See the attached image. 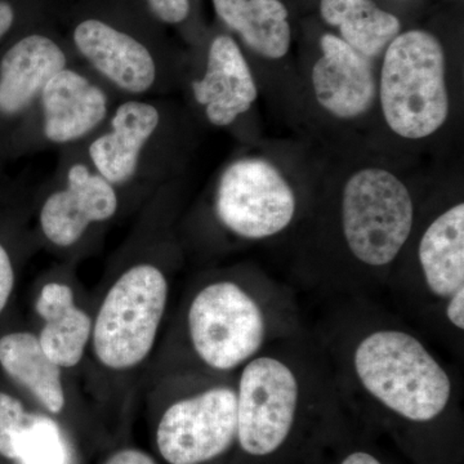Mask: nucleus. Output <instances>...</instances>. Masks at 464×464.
Returning <instances> with one entry per match:
<instances>
[{"instance_id": "obj_1", "label": "nucleus", "mask_w": 464, "mask_h": 464, "mask_svg": "<svg viewBox=\"0 0 464 464\" xmlns=\"http://www.w3.org/2000/svg\"><path fill=\"white\" fill-rule=\"evenodd\" d=\"M338 299L314 334L342 406L404 429L450 420L459 406V382L422 335L371 298Z\"/></svg>"}, {"instance_id": "obj_2", "label": "nucleus", "mask_w": 464, "mask_h": 464, "mask_svg": "<svg viewBox=\"0 0 464 464\" xmlns=\"http://www.w3.org/2000/svg\"><path fill=\"white\" fill-rule=\"evenodd\" d=\"M235 383L237 445L253 459L279 456L304 423L343 408L328 357L307 331L266 348L240 369Z\"/></svg>"}, {"instance_id": "obj_3", "label": "nucleus", "mask_w": 464, "mask_h": 464, "mask_svg": "<svg viewBox=\"0 0 464 464\" xmlns=\"http://www.w3.org/2000/svg\"><path fill=\"white\" fill-rule=\"evenodd\" d=\"M304 331L295 293L258 282L216 279L194 293L186 313L192 353L210 372H239L275 342Z\"/></svg>"}, {"instance_id": "obj_4", "label": "nucleus", "mask_w": 464, "mask_h": 464, "mask_svg": "<svg viewBox=\"0 0 464 464\" xmlns=\"http://www.w3.org/2000/svg\"><path fill=\"white\" fill-rule=\"evenodd\" d=\"M415 210L408 188L398 177L378 168L360 170L344 185L341 232L348 255L362 271V297L382 282V271L392 267L414 230Z\"/></svg>"}, {"instance_id": "obj_5", "label": "nucleus", "mask_w": 464, "mask_h": 464, "mask_svg": "<svg viewBox=\"0 0 464 464\" xmlns=\"http://www.w3.org/2000/svg\"><path fill=\"white\" fill-rule=\"evenodd\" d=\"M381 103L391 130L409 140L431 136L447 121L445 56L431 34L411 30L396 36L384 54Z\"/></svg>"}, {"instance_id": "obj_6", "label": "nucleus", "mask_w": 464, "mask_h": 464, "mask_svg": "<svg viewBox=\"0 0 464 464\" xmlns=\"http://www.w3.org/2000/svg\"><path fill=\"white\" fill-rule=\"evenodd\" d=\"M414 280L393 289L427 329L440 338L464 332V204L440 213L427 226L417 248Z\"/></svg>"}, {"instance_id": "obj_7", "label": "nucleus", "mask_w": 464, "mask_h": 464, "mask_svg": "<svg viewBox=\"0 0 464 464\" xmlns=\"http://www.w3.org/2000/svg\"><path fill=\"white\" fill-rule=\"evenodd\" d=\"M168 295L166 275L154 265L133 266L112 284L92 328L101 364L112 371L141 364L154 348Z\"/></svg>"}, {"instance_id": "obj_8", "label": "nucleus", "mask_w": 464, "mask_h": 464, "mask_svg": "<svg viewBox=\"0 0 464 464\" xmlns=\"http://www.w3.org/2000/svg\"><path fill=\"white\" fill-rule=\"evenodd\" d=\"M237 441V383L210 384L177 400L158 426V449L169 464L212 462Z\"/></svg>"}, {"instance_id": "obj_9", "label": "nucleus", "mask_w": 464, "mask_h": 464, "mask_svg": "<svg viewBox=\"0 0 464 464\" xmlns=\"http://www.w3.org/2000/svg\"><path fill=\"white\" fill-rule=\"evenodd\" d=\"M216 213L231 234L246 240H264L292 225L297 199L273 164L262 159H241L222 174Z\"/></svg>"}, {"instance_id": "obj_10", "label": "nucleus", "mask_w": 464, "mask_h": 464, "mask_svg": "<svg viewBox=\"0 0 464 464\" xmlns=\"http://www.w3.org/2000/svg\"><path fill=\"white\" fill-rule=\"evenodd\" d=\"M114 186L83 164L67 173V186L53 192L43 204V234L57 246H70L83 237L88 226L108 221L118 210Z\"/></svg>"}, {"instance_id": "obj_11", "label": "nucleus", "mask_w": 464, "mask_h": 464, "mask_svg": "<svg viewBox=\"0 0 464 464\" xmlns=\"http://www.w3.org/2000/svg\"><path fill=\"white\" fill-rule=\"evenodd\" d=\"M323 56L313 70L316 100L341 119L356 118L373 105L375 78L371 60L338 36L322 38Z\"/></svg>"}, {"instance_id": "obj_12", "label": "nucleus", "mask_w": 464, "mask_h": 464, "mask_svg": "<svg viewBox=\"0 0 464 464\" xmlns=\"http://www.w3.org/2000/svg\"><path fill=\"white\" fill-rule=\"evenodd\" d=\"M74 43L94 69L121 90L143 93L155 83L154 57L130 34L88 18L75 27Z\"/></svg>"}, {"instance_id": "obj_13", "label": "nucleus", "mask_w": 464, "mask_h": 464, "mask_svg": "<svg viewBox=\"0 0 464 464\" xmlns=\"http://www.w3.org/2000/svg\"><path fill=\"white\" fill-rule=\"evenodd\" d=\"M195 99L206 106L217 127L231 124L257 99V87L239 45L227 35L217 36L208 53L207 72L192 83Z\"/></svg>"}, {"instance_id": "obj_14", "label": "nucleus", "mask_w": 464, "mask_h": 464, "mask_svg": "<svg viewBox=\"0 0 464 464\" xmlns=\"http://www.w3.org/2000/svg\"><path fill=\"white\" fill-rule=\"evenodd\" d=\"M44 134L51 142L76 141L108 114V97L72 69L61 70L42 91Z\"/></svg>"}, {"instance_id": "obj_15", "label": "nucleus", "mask_w": 464, "mask_h": 464, "mask_svg": "<svg viewBox=\"0 0 464 464\" xmlns=\"http://www.w3.org/2000/svg\"><path fill=\"white\" fill-rule=\"evenodd\" d=\"M65 67V53L48 36L33 34L18 41L0 63V112L24 111Z\"/></svg>"}, {"instance_id": "obj_16", "label": "nucleus", "mask_w": 464, "mask_h": 464, "mask_svg": "<svg viewBox=\"0 0 464 464\" xmlns=\"http://www.w3.org/2000/svg\"><path fill=\"white\" fill-rule=\"evenodd\" d=\"M160 115L157 108L140 101H128L116 109L111 132L94 140L90 157L94 167L111 185L124 183L139 167L143 146L157 130Z\"/></svg>"}, {"instance_id": "obj_17", "label": "nucleus", "mask_w": 464, "mask_h": 464, "mask_svg": "<svg viewBox=\"0 0 464 464\" xmlns=\"http://www.w3.org/2000/svg\"><path fill=\"white\" fill-rule=\"evenodd\" d=\"M35 307L44 320L38 338L45 355L61 369L74 368L92 337L90 315L76 306L72 288L61 283L43 286Z\"/></svg>"}, {"instance_id": "obj_18", "label": "nucleus", "mask_w": 464, "mask_h": 464, "mask_svg": "<svg viewBox=\"0 0 464 464\" xmlns=\"http://www.w3.org/2000/svg\"><path fill=\"white\" fill-rule=\"evenodd\" d=\"M0 365L12 380L35 396L50 413L65 406L61 368L45 355L41 342L32 333L17 332L0 338Z\"/></svg>"}, {"instance_id": "obj_19", "label": "nucleus", "mask_w": 464, "mask_h": 464, "mask_svg": "<svg viewBox=\"0 0 464 464\" xmlns=\"http://www.w3.org/2000/svg\"><path fill=\"white\" fill-rule=\"evenodd\" d=\"M219 18L253 51L282 58L290 47L288 11L280 0H213Z\"/></svg>"}, {"instance_id": "obj_20", "label": "nucleus", "mask_w": 464, "mask_h": 464, "mask_svg": "<svg viewBox=\"0 0 464 464\" xmlns=\"http://www.w3.org/2000/svg\"><path fill=\"white\" fill-rule=\"evenodd\" d=\"M320 8L329 25L340 27L342 41L369 58L380 54L399 34V18L372 0H322Z\"/></svg>"}, {"instance_id": "obj_21", "label": "nucleus", "mask_w": 464, "mask_h": 464, "mask_svg": "<svg viewBox=\"0 0 464 464\" xmlns=\"http://www.w3.org/2000/svg\"><path fill=\"white\" fill-rule=\"evenodd\" d=\"M14 447L16 459L23 464H66L63 435L50 418L27 417Z\"/></svg>"}, {"instance_id": "obj_22", "label": "nucleus", "mask_w": 464, "mask_h": 464, "mask_svg": "<svg viewBox=\"0 0 464 464\" xmlns=\"http://www.w3.org/2000/svg\"><path fill=\"white\" fill-rule=\"evenodd\" d=\"M27 417L20 400L0 392V456L16 459V439Z\"/></svg>"}, {"instance_id": "obj_23", "label": "nucleus", "mask_w": 464, "mask_h": 464, "mask_svg": "<svg viewBox=\"0 0 464 464\" xmlns=\"http://www.w3.org/2000/svg\"><path fill=\"white\" fill-rule=\"evenodd\" d=\"M152 14L166 24H179L190 12V0H146Z\"/></svg>"}, {"instance_id": "obj_24", "label": "nucleus", "mask_w": 464, "mask_h": 464, "mask_svg": "<svg viewBox=\"0 0 464 464\" xmlns=\"http://www.w3.org/2000/svg\"><path fill=\"white\" fill-rule=\"evenodd\" d=\"M14 286V273L7 250L0 246V313L5 310Z\"/></svg>"}, {"instance_id": "obj_25", "label": "nucleus", "mask_w": 464, "mask_h": 464, "mask_svg": "<svg viewBox=\"0 0 464 464\" xmlns=\"http://www.w3.org/2000/svg\"><path fill=\"white\" fill-rule=\"evenodd\" d=\"M103 464H157V462L141 450L124 449L110 457Z\"/></svg>"}, {"instance_id": "obj_26", "label": "nucleus", "mask_w": 464, "mask_h": 464, "mask_svg": "<svg viewBox=\"0 0 464 464\" xmlns=\"http://www.w3.org/2000/svg\"><path fill=\"white\" fill-rule=\"evenodd\" d=\"M338 464H386L373 451L355 448L342 456Z\"/></svg>"}, {"instance_id": "obj_27", "label": "nucleus", "mask_w": 464, "mask_h": 464, "mask_svg": "<svg viewBox=\"0 0 464 464\" xmlns=\"http://www.w3.org/2000/svg\"><path fill=\"white\" fill-rule=\"evenodd\" d=\"M14 21V8L8 3L0 2V38L8 33Z\"/></svg>"}]
</instances>
